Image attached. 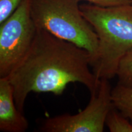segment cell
I'll return each instance as SVG.
<instances>
[{
  "label": "cell",
  "instance_id": "6da1fadb",
  "mask_svg": "<svg viewBox=\"0 0 132 132\" xmlns=\"http://www.w3.org/2000/svg\"><path fill=\"white\" fill-rule=\"evenodd\" d=\"M90 67L91 57L86 50L37 28L28 54L7 78L13 87L16 106L23 112L31 92L60 95L69 83L80 82L90 95L96 94L100 80Z\"/></svg>",
  "mask_w": 132,
  "mask_h": 132
},
{
  "label": "cell",
  "instance_id": "7a4b0ae2",
  "mask_svg": "<svg viewBox=\"0 0 132 132\" xmlns=\"http://www.w3.org/2000/svg\"><path fill=\"white\" fill-rule=\"evenodd\" d=\"M80 7L98 37V55L92 71L99 80L113 78L120 59L132 48V4L103 7L90 3Z\"/></svg>",
  "mask_w": 132,
  "mask_h": 132
},
{
  "label": "cell",
  "instance_id": "3957f363",
  "mask_svg": "<svg viewBox=\"0 0 132 132\" xmlns=\"http://www.w3.org/2000/svg\"><path fill=\"white\" fill-rule=\"evenodd\" d=\"M79 0H30L36 27L85 49L96 62L98 40L95 31L80 10Z\"/></svg>",
  "mask_w": 132,
  "mask_h": 132
},
{
  "label": "cell",
  "instance_id": "277c9868",
  "mask_svg": "<svg viewBox=\"0 0 132 132\" xmlns=\"http://www.w3.org/2000/svg\"><path fill=\"white\" fill-rule=\"evenodd\" d=\"M37 28L31 14L30 0H22L0 26V78H7L30 50Z\"/></svg>",
  "mask_w": 132,
  "mask_h": 132
},
{
  "label": "cell",
  "instance_id": "5b68a950",
  "mask_svg": "<svg viewBox=\"0 0 132 132\" xmlns=\"http://www.w3.org/2000/svg\"><path fill=\"white\" fill-rule=\"evenodd\" d=\"M109 80H100L98 91L90 95L87 106L76 114L57 116L46 119L42 132H103L109 111L114 107Z\"/></svg>",
  "mask_w": 132,
  "mask_h": 132
},
{
  "label": "cell",
  "instance_id": "8992f818",
  "mask_svg": "<svg viewBox=\"0 0 132 132\" xmlns=\"http://www.w3.org/2000/svg\"><path fill=\"white\" fill-rule=\"evenodd\" d=\"M29 123L16 106L14 90L7 78H0V130L3 132H24Z\"/></svg>",
  "mask_w": 132,
  "mask_h": 132
},
{
  "label": "cell",
  "instance_id": "52a82bcc",
  "mask_svg": "<svg viewBox=\"0 0 132 132\" xmlns=\"http://www.w3.org/2000/svg\"><path fill=\"white\" fill-rule=\"evenodd\" d=\"M114 106L132 123V88L117 85L112 89Z\"/></svg>",
  "mask_w": 132,
  "mask_h": 132
},
{
  "label": "cell",
  "instance_id": "ba28073f",
  "mask_svg": "<svg viewBox=\"0 0 132 132\" xmlns=\"http://www.w3.org/2000/svg\"><path fill=\"white\" fill-rule=\"evenodd\" d=\"M105 125L111 132H132V123L114 106L109 111Z\"/></svg>",
  "mask_w": 132,
  "mask_h": 132
},
{
  "label": "cell",
  "instance_id": "9c48e42d",
  "mask_svg": "<svg viewBox=\"0 0 132 132\" xmlns=\"http://www.w3.org/2000/svg\"><path fill=\"white\" fill-rule=\"evenodd\" d=\"M116 76L118 78V85L132 88V48L120 59Z\"/></svg>",
  "mask_w": 132,
  "mask_h": 132
},
{
  "label": "cell",
  "instance_id": "30bf717a",
  "mask_svg": "<svg viewBox=\"0 0 132 132\" xmlns=\"http://www.w3.org/2000/svg\"><path fill=\"white\" fill-rule=\"evenodd\" d=\"M21 1L22 0H0V24L14 13Z\"/></svg>",
  "mask_w": 132,
  "mask_h": 132
},
{
  "label": "cell",
  "instance_id": "8fae6325",
  "mask_svg": "<svg viewBox=\"0 0 132 132\" xmlns=\"http://www.w3.org/2000/svg\"><path fill=\"white\" fill-rule=\"evenodd\" d=\"M79 1H86L90 4L103 6V7H111V6H119V5L132 4V0H79Z\"/></svg>",
  "mask_w": 132,
  "mask_h": 132
}]
</instances>
